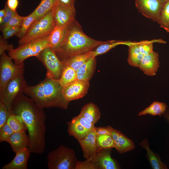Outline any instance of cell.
<instances>
[{
	"instance_id": "obj_1",
	"label": "cell",
	"mask_w": 169,
	"mask_h": 169,
	"mask_svg": "<svg viewBox=\"0 0 169 169\" xmlns=\"http://www.w3.org/2000/svg\"><path fill=\"white\" fill-rule=\"evenodd\" d=\"M10 112L20 116L25 124L30 140L28 149L31 153H43L45 149L46 119L43 109L23 93L14 100Z\"/></svg>"
},
{
	"instance_id": "obj_2",
	"label": "cell",
	"mask_w": 169,
	"mask_h": 169,
	"mask_svg": "<svg viewBox=\"0 0 169 169\" xmlns=\"http://www.w3.org/2000/svg\"><path fill=\"white\" fill-rule=\"evenodd\" d=\"M105 41L88 36L75 20L66 28L62 42L54 50L59 59L64 64L76 55L92 51Z\"/></svg>"
},
{
	"instance_id": "obj_3",
	"label": "cell",
	"mask_w": 169,
	"mask_h": 169,
	"mask_svg": "<svg viewBox=\"0 0 169 169\" xmlns=\"http://www.w3.org/2000/svg\"><path fill=\"white\" fill-rule=\"evenodd\" d=\"M63 88L59 80L46 77L36 85H28L23 93L42 109L57 107L66 109L69 102L63 94Z\"/></svg>"
},
{
	"instance_id": "obj_4",
	"label": "cell",
	"mask_w": 169,
	"mask_h": 169,
	"mask_svg": "<svg viewBox=\"0 0 169 169\" xmlns=\"http://www.w3.org/2000/svg\"><path fill=\"white\" fill-rule=\"evenodd\" d=\"M49 35L10 50L9 51V56L17 65L24 63V61L29 57H36L43 49L51 47L49 40Z\"/></svg>"
},
{
	"instance_id": "obj_5",
	"label": "cell",
	"mask_w": 169,
	"mask_h": 169,
	"mask_svg": "<svg viewBox=\"0 0 169 169\" xmlns=\"http://www.w3.org/2000/svg\"><path fill=\"white\" fill-rule=\"evenodd\" d=\"M47 159L49 169H75L78 161L74 151L62 145L50 151Z\"/></svg>"
},
{
	"instance_id": "obj_6",
	"label": "cell",
	"mask_w": 169,
	"mask_h": 169,
	"mask_svg": "<svg viewBox=\"0 0 169 169\" xmlns=\"http://www.w3.org/2000/svg\"><path fill=\"white\" fill-rule=\"evenodd\" d=\"M55 26L51 10L32 23L25 36L19 40V46L49 35Z\"/></svg>"
},
{
	"instance_id": "obj_7",
	"label": "cell",
	"mask_w": 169,
	"mask_h": 169,
	"mask_svg": "<svg viewBox=\"0 0 169 169\" xmlns=\"http://www.w3.org/2000/svg\"><path fill=\"white\" fill-rule=\"evenodd\" d=\"M36 57L46 68V77L60 79L65 65L58 58L52 47L44 49Z\"/></svg>"
},
{
	"instance_id": "obj_8",
	"label": "cell",
	"mask_w": 169,
	"mask_h": 169,
	"mask_svg": "<svg viewBox=\"0 0 169 169\" xmlns=\"http://www.w3.org/2000/svg\"><path fill=\"white\" fill-rule=\"evenodd\" d=\"M23 74L19 75L9 81L3 87L0 89V100L10 111L15 100L28 85Z\"/></svg>"
},
{
	"instance_id": "obj_9",
	"label": "cell",
	"mask_w": 169,
	"mask_h": 169,
	"mask_svg": "<svg viewBox=\"0 0 169 169\" xmlns=\"http://www.w3.org/2000/svg\"><path fill=\"white\" fill-rule=\"evenodd\" d=\"M0 89L3 87L9 81L21 74H23L24 64H15L12 59L3 52L0 55Z\"/></svg>"
},
{
	"instance_id": "obj_10",
	"label": "cell",
	"mask_w": 169,
	"mask_h": 169,
	"mask_svg": "<svg viewBox=\"0 0 169 169\" xmlns=\"http://www.w3.org/2000/svg\"><path fill=\"white\" fill-rule=\"evenodd\" d=\"M164 4L160 0H135L138 11L145 17L158 23Z\"/></svg>"
},
{
	"instance_id": "obj_11",
	"label": "cell",
	"mask_w": 169,
	"mask_h": 169,
	"mask_svg": "<svg viewBox=\"0 0 169 169\" xmlns=\"http://www.w3.org/2000/svg\"><path fill=\"white\" fill-rule=\"evenodd\" d=\"M89 86V81L77 79L63 87V93L66 100L69 102L84 96Z\"/></svg>"
},
{
	"instance_id": "obj_12",
	"label": "cell",
	"mask_w": 169,
	"mask_h": 169,
	"mask_svg": "<svg viewBox=\"0 0 169 169\" xmlns=\"http://www.w3.org/2000/svg\"><path fill=\"white\" fill-rule=\"evenodd\" d=\"M52 12L55 26L66 29L75 20V9L66 8L56 4Z\"/></svg>"
},
{
	"instance_id": "obj_13",
	"label": "cell",
	"mask_w": 169,
	"mask_h": 169,
	"mask_svg": "<svg viewBox=\"0 0 169 169\" xmlns=\"http://www.w3.org/2000/svg\"><path fill=\"white\" fill-rule=\"evenodd\" d=\"M159 55L157 52L153 51L144 56L139 68L145 74L149 76L156 75L160 66Z\"/></svg>"
},
{
	"instance_id": "obj_14",
	"label": "cell",
	"mask_w": 169,
	"mask_h": 169,
	"mask_svg": "<svg viewBox=\"0 0 169 169\" xmlns=\"http://www.w3.org/2000/svg\"><path fill=\"white\" fill-rule=\"evenodd\" d=\"M110 136L118 153L123 154L135 148L134 142L120 131L112 127Z\"/></svg>"
},
{
	"instance_id": "obj_15",
	"label": "cell",
	"mask_w": 169,
	"mask_h": 169,
	"mask_svg": "<svg viewBox=\"0 0 169 169\" xmlns=\"http://www.w3.org/2000/svg\"><path fill=\"white\" fill-rule=\"evenodd\" d=\"M111 148L104 149L97 153L91 161L98 169H118V165L111 156Z\"/></svg>"
},
{
	"instance_id": "obj_16",
	"label": "cell",
	"mask_w": 169,
	"mask_h": 169,
	"mask_svg": "<svg viewBox=\"0 0 169 169\" xmlns=\"http://www.w3.org/2000/svg\"><path fill=\"white\" fill-rule=\"evenodd\" d=\"M96 136L95 130L84 138L78 141L82 150L83 157L90 161L95 157L97 154Z\"/></svg>"
},
{
	"instance_id": "obj_17",
	"label": "cell",
	"mask_w": 169,
	"mask_h": 169,
	"mask_svg": "<svg viewBox=\"0 0 169 169\" xmlns=\"http://www.w3.org/2000/svg\"><path fill=\"white\" fill-rule=\"evenodd\" d=\"M31 153L28 148L21 149L16 153L15 156L3 169H27V163Z\"/></svg>"
},
{
	"instance_id": "obj_18",
	"label": "cell",
	"mask_w": 169,
	"mask_h": 169,
	"mask_svg": "<svg viewBox=\"0 0 169 169\" xmlns=\"http://www.w3.org/2000/svg\"><path fill=\"white\" fill-rule=\"evenodd\" d=\"M15 153L23 148H28L30 144L29 138L25 131L14 132L7 141Z\"/></svg>"
},
{
	"instance_id": "obj_19",
	"label": "cell",
	"mask_w": 169,
	"mask_h": 169,
	"mask_svg": "<svg viewBox=\"0 0 169 169\" xmlns=\"http://www.w3.org/2000/svg\"><path fill=\"white\" fill-rule=\"evenodd\" d=\"M96 57H91L76 71L78 79L89 81L94 73L96 67Z\"/></svg>"
},
{
	"instance_id": "obj_20",
	"label": "cell",
	"mask_w": 169,
	"mask_h": 169,
	"mask_svg": "<svg viewBox=\"0 0 169 169\" xmlns=\"http://www.w3.org/2000/svg\"><path fill=\"white\" fill-rule=\"evenodd\" d=\"M128 46V63L132 66L139 68L141 61L144 57L140 51L139 42L132 41Z\"/></svg>"
},
{
	"instance_id": "obj_21",
	"label": "cell",
	"mask_w": 169,
	"mask_h": 169,
	"mask_svg": "<svg viewBox=\"0 0 169 169\" xmlns=\"http://www.w3.org/2000/svg\"><path fill=\"white\" fill-rule=\"evenodd\" d=\"M67 124L69 135L74 137L78 141L84 139L91 132L84 128L74 118Z\"/></svg>"
},
{
	"instance_id": "obj_22",
	"label": "cell",
	"mask_w": 169,
	"mask_h": 169,
	"mask_svg": "<svg viewBox=\"0 0 169 169\" xmlns=\"http://www.w3.org/2000/svg\"><path fill=\"white\" fill-rule=\"evenodd\" d=\"M140 145L143 148L146 150L147 157L153 169H167L166 164L161 161L159 156L154 153L150 149L146 138L142 141Z\"/></svg>"
},
{
	"instance_id": "obj_23",
	"label": "cell",
	"mask_w": 169,
	"mask_h": 169,
	"mask_svg": "<svg viewBox=\"0 0 169 169\" xmlns=\"http://www.w3.org/2000/svg\"><path fill=\"white\" fill-rule=\"evenodd\" d=\"M79 114L94 124L98 122L101 116L98 107L92 102L85 105L82 108Z\"/></svg>"
},
{
	"instance_id": "obj_24",
	"label": "cell",
	"mask_w": 169,
	"mask_h": 169,
	"mask_svg": "<svg viewBox=\"0 0 169 169\" xmlns=\"http://www.w3.org/2000/svg\"><path fill=\"white\" fill-rule=\"evenodd\" d=\"M132 42L116 40L105 41L103 43L97 46L95 50L93 51V56L96 57L98 55L104 54L119 45H125L128 46L132 43Z\"/></svg>"
},
{
	"instance_id": "obj_25",
	"label": "cell",
	"mask_w": 169,
	"mask_h": 169,
	"mask_svg": "<svg viewBox=\"0 0 169 169\" xmlns=\"http://www.w3.org/2000/svg\"><path fill=\"white\" fill-rule=\"evenodd\" d=\"M167 107V106L165 103L155 101L149 106L140 112L138 115L141 116L149 114L151 115L161 116L165 113Z\"/></svg>"
},
{
	"instance_id": "obj_26",
	"label": "cell",
	"mask_w": 169,
	"mask_h": 169,
	"mask_svg": "<svg viewBox=\"0 0 169 169\" xmlns=\"http://www.w3.org/2000/svg\"><path fill=\"white\" fill-rule=\"evenodd\" d=\"M56 4V0H41L38 6L32 12L36 17L34 21L38 20L52 10Z\"/></svg>"
},
{
	"instance_id": "obj_27",
	"label": "cell",
	"mask_w": 169,
	"mask_h": 169,
	"mask_svg": "<svg viewBox=\"0 0 169 169\" xmlns=\"http://www.w3.org/2000/svg\"><path fill=\"white\" fill-rule=\"evenodd\" d=\"M65 30L66 29L55 26L49 35V43L54 49L57 48L62 42L64 36Z\"/></svg>"
},
{
	"instance_id": "obj_28",
	"label": "cell",
	"mask_w": 169,
	"mask_h": 169,
	"mask_svg": "<svg viewBox=\"0 0 169 169\" xmlns=\"http://www.w3.org/2000/svg\"><path fill=\"white\" fill-rule=\"evenodd\" d=\"M94 55V51L76 55L64 63L72 68L76 71L89 58Z\"/></svg>"
},
{
	"instance_id": "obj_29",
	"label": "cell",
	"mask_w": 169,
	"mask_h": 169,
	"mask_svg": "<svg viewBox=\"0 0 169 169\" xmlns=\"http://www.w3.org/2000/svg\"><path fill=\"white\" fill-rule=\"evenodd\" d=\"M7 123L14 132L26 131L27 128L21 117L11 113Z\"/></svg>"
},
{
	"instance_id": "obj_30",
	"label": "cell",
	"mask_w": 169,
	"mask_h": 169,
	"mask_svg": "<svg viewBox=\"0 0 169 169\" xmlns=\"http://www.w3.org/2000/svg\"><path fill=\"white\" fill-rule=\"evenodd\" d=\"M77 79L76 71L71 67L65 65L59 80L62 86L64 87Z\"/></svg>"
},
{
	"instance_id": "obj_31",
	"label": "cell",
	"mask_w": 169,
	"mask_h": 169,
	"mask_svg": "<svg viewBox=\"0 0 169 169\" xmlns=\"http://www.w3.org/2000/svg\"><path fill=\"white\" fill-rule=\"evenodd\" d=\"M96 143L97 153L103 149L115 148L113 140L108 135H96Z\"/></svg>"
},
{
	"instance_id": "obj_32",
	"label": "cell",
	"mask_w": 169,
	"mask_h": 169,
	"mask_svg": "<svg viewBox=\"0 0 169 169\" xmlns=\"http://www.w3.org/2000/svg\"><path fill=\"white\" fill-rule=\"evenodd\" d=\"M36 19L35 15L32 12L24 20L19 31L15 35L16 37L21 39L26 35L32 23Z\"/></svg>"
},
{
	"instance_id": "obj_33",
	"label": "cell",
	"mask_w": 169,
	"mask_h": 169,
	"mask_svg": "<svg viewBox=\"0 0 169 169\" xmlns=\"http://www.w3.org/2000/svg\"><path fill=\"white\" fill-rule=\"evenodd\" d=\"M158 23L161 28L169 32V1L164 4Z\"/></svg>"
},
{
	"instance_id": "obj_34",
	"label": "cell",
	"mask_w": 169,
	"mask_h": 169,
	"mask_svg": "<svg viewBox=\"0 0 169 169\" xmlns=\"http://www.w3.org/2000/svg\"><path fill=\"white\" fill-rule=\"evenodd\" d=\"M10 114L5 105L0 100V128L7 123Z\"/></svg>"
},
{
	"instance_id": "obj_35",
	"label": "cell",
	"mask_w": 169,
	"mask_h": 169,
	"mask_svg": "<svg viewBox=\"0 0 169 169\" xmlns=\"http://www.w3.org/2000/svg\"><path fill=\"white\" fill-rule=\"evenodd\" d=\"M27 16H21L18 13L13 16L9 22L5 25L0 27V30L4 27H21Z\"/></svg>"
},
{
	"instance_id": "obj_36",
	"label": "cell",
	"mask_w": 169,
	"mask_h": 169,
	"mask_svg": "<svg viewBox=\"0 0 169 169\" xmlns=\"http://www.w3.org/2000/svg\"><path fill=\"white\" fill-rule=\"evenodd\" d=\"M14 132L7 123L0 128V141L7 142Z\"/></svg>"
},
{
	"instance_id": "obj_37",
	"label": "cell",
	"mask_w": 169,
	"mask_h": 169,
	"mask_svg": "<svg viewBox=\"0 0 169 169\" xmlns=\"http://www.w3.org/2000/svg\"><path fill=\"white\" fill-rule=\"evenodd\" d=\"M73 118L89 131L91 132L95 130V124L80 114Z\"/></svg>"
},
{
	"instance_id": "obj_38",
	"label": "cell",
	"mask_w": 169,
	"mask_h": 169,
	"mask_svg": "<svg viewBox=\"0 0 169 169\" xmlns=\"http://www.w3.org/2000/svg\"><path fill=\"white\" fill-rule=\"evenodd\" d=\"M20 27H7L0 30L3 33V38L5 40L15 35L19 31Z\"/></svg>"
},
{
	"instance_id": "obj_39",
	"label": "cell",
	"mask_w": 169,
	"mask_h": 169,
	"mask_svg": "<svg viewBox=\"0 0 169 169\" xmlns=\"http://www.w3.org/2000/svg\"><path fill=\"white\" fill-rule=\"evenodd\" d=\"M75 169H98L91 161L87 159L83 161H77Z\"/></svg>"
},
{
	"instance_id": "obj_40",
	"label": "cell",
	"mask_w": 169,
	"mask_h": 169,
	"mask_svg": "<svg viewBox=\"0 0 169 169\" xmlns=\"http://www.w3.org/2000/svg\"><path fill=\"white\" fill-rule=\"evenodd\" d=\"M4 8L6 10V14L3 17L2 23L0 24V27H2L6 23L17 13V11H13L10 9L8 7L6 3L5 5Z\"/></svg>"
},
{
	"instance_id": "obj_41",
	"label": "cell",
	"mask_w": 169,
	"mask_h": 169,
	"mask_svg": "<svg viewBox=\"0 0 169 169\" xmlns=\"http://www.w3.org/2000/svg\"><path fill=\"white\" fill-rule=\"evenodd\" d=\"M6 40L4 39L2 36H0V55L4 52L5 50H6L9 51L10 50L13 49V44H8Z\"/></svg>"
},
{
	"instance_id": "obj_42",
	"label": "cell",
	"mask_w": 169,
	"mask_h": 169,
	"mask_svg": "<svg viewBox=\"0 0 169 169\" xmlns=\"http://www.w3.org/2000/svg\"><path fill=\"white\" fill-rule=\"evenodd\" d=\"M56 4L62 7L71 9H75V0H56Z\"/></svg>"
},
{
	"instance_id": "obj_43",
	"label": "cell",
	"mask_w": 169,
	"mask_h": 169,
	"mask_svg": "<svg viewBox=\"0 0 169 169\" xmlns=\"http://www.w3.org/2000/svg\"><path fill=\"white\" fill-rule=\"evenodd\" d=\"M112 127L107 125L105 127H96L95 130L97 135H108L110 136Z\"/></svg>"
},
{
	"instance_id": "obj_44",
	"label": "cell",
	"mask_w": 169,
	"mask_h": 169,
	"mask_svg": "<svg viewBox=\"0 0 169 169\" xmlns=\"http://www.w3.org/2000/svg\"><path fill=\"white\" fill-rule=\"evenodd\" d=\"M8 8L13 11H16L18 4V0H7L6 2Z\"/></svg>"
},
{
	"instance_id": "obj_45",
	"label": "cell",
	"mask_w": 169,
	"mask_h": 169,
	"mask_svg": "<svg viewBox=\"0 0 169 169\" xmlns=\"http://www.w3.org/2000/svg\"><path fill=\"white\" fill-rule=\"evenodd\" d=\"M6 14L5 9L4 8L0 11V24H1L3 21V18Z\"/></svg>"
},
{
	"instance_id": "obj_46",
	"label": "cell",
	"mask_w": 169,
	"mask_h": 169,
	"mask_svg": "<svg viewBox=\"0 0 169 169\" xmlns=\"http://www.w3.org/2000/svg\"><path fill=\"white\" fill-rule=\"evenodd\" d=\"M165 120L167 121V123L169 124V109L166 110V112L163 115Z\"/></svg>"
},
{
	"instance_id": "obj_47",
	"label": "cell",
	"mask_w": 169,
	"mask_h": 169,
	"mask_svg": "<svg viewBox=\"0 0 169 169\" xmlns=\"http://www.w3.org/2000/svg\"><path fill=\"white\" fill-rule=\"evenodd\" d=\"M163 3L165 4L166 2L169 1V0H160Z\"/></svg>"
}]
</instances>
